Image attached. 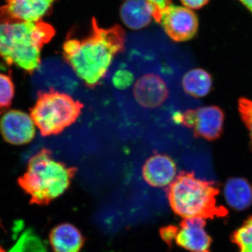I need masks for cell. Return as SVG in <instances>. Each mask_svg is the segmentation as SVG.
Returning <instances> with one entry per match:
<instances>
[{
	"label": "cell",
	"mask_w": 252,
	"mask_h": 252,
	"mask_svg": "<svg viewBox=\"0 0 252 252\" xmlns=\"http://www.w3.org/2000/svg\"><path fill=\"white\" fill-rule=\"evenodd\" d=\"M125 32L119 25L99 27L93 18L90 33L83 39L67 38L63 46V59L79 79L94 88L104 79L114 58L125 46Z\"/></svg>",
	"instance_id": "obj_1"
},
{
	"label": "cell",
	"mask_w": 252,
	"mask_h": 252,
	"mask_svg": "<svg viewBox=\"0 0 252 252\" xmlns=\"http://www.w3.org/2000/svg\"><path fill=\"white\" fill-rule=\"evenodd\" d=\"M55 34L54 28L42 21L31 23L0 18V59L32 74L40 66L42 48Z\"/></svg>",
	"instance_id": "obj_2"
},
{
	"label": "cell",
	"mask_w": 252,
	"mask_h": 252,
	"mask_svg": "<svg viewBox=\"0 0 252 252\" xmlns=\"http://www.w3.org/2000/svg\"><path fill=\"white\" fill-rule=\"evenodd\" d=\"M77 172V167L55 160L51 151L44 148L30 158L18 184L31 197V203L46 205L69 189Z\"/></svg>",
	"instance_id": "obj_3"
},
{
	"label": "cell",
	"mask_w": 252,
	"mask_h": 252,
	"mask_svg": "<svg viewBox=\"0 0 252 252\" xmlns=\"http://www.w3.org/2000/svg\"><path fill=\"white\" fill-rule=\"evenodd\" d=\"M219 193L214 181L201 180L193 172L182 171L168 187L167 197L172 210L183 219H212L227 213L217 205Z\"/></svg>",
	"instance_id": "obj_4"
},
{
	"label": "cell",
	"mask_w": 252,
	"mask_h": 252,
	"mask_svg": "<svg viewBox=\"0 0 252 252\" xmlns=\"http://www.w3.org/2000/svg\"><path fill=\"white\" fill-rule=\"evenodd\" d=\"M84 104L72 96L51 88L39 91L31 109L32 119L43 137L57 135L77 122Z\"/></svg>",
	"instance_id": "obj_5"
},
{
	"label": "cell",
	"mask_w": 252,
	"mask_h": 252,
	"mask_svg": "<svg viewBox=\"0 0 252 252\" xmlns=\"http://www.w3.org/2000/svg\"><path fill=\"white\" fill-rule=\"evenodd\" d=\"M173 119L176 124L191 129L198 138L215 141L223 135L225 114L218 106H205L184 113L176 112Z\"/></svg>",
	"instance_id": "obj_6"
},
{
	"label": "cell",
	"mask_w": 252,
	"mask_h": 252,
	"mask_svg": "<svg viewBox=\"0 0 252 252\" xmlns=\"http://www.w3.org/2000/svg\"><path fill=\"white\" fill-rule=\"evenodd\" d=\"M160 23L167 36L177 42L190 40L198 29V17L193 10L172 4L162 11Z\"/></svg>",
	"instance_id": "obj_7"
},
{
	"label": "cell",
	"mask_w": 252,
	"mask_h": 252,
	"mask_svg": "<svg viewBox=\"0 0 252 252\" xmlns=\"http://www.w3.org/2000/svg\"><path fill=\"white\" fill-rule=\"evenodd\" d=\"M36 127L31 116L23 111H6L0 118V133L7 143L12 145L30 143L35 137Z\"/></svg>",
	"instance_id": "obj_8"
},
{
	"label": "cell",
	"mask_w": 252,
	"mask_h": 252,
	"mask_svg": "<svg viewBox=\"0 0 252 252\" xmlns=\"http://www.w3.org/2000/svg\"><path fill=\"white\" fill-rule=\"evenodd\" d=\"M135 100L140 107L155 109L162 107L169 97L167 83L157 73H146L139 78L132 90Z\"/></svg>",
	"instance_id": "obj_9"
},
{
	"label": "cell",
	"mask_w": 252,
	"mask_h": 252,
	"mask_svg": "<svg viewBox=\"0 0 252 252\" xmlns=\"http://www.w3.org/2000/svg\"><path fill=\"white\" fill-rule=\"evenodd\" d=\"M0 7V18L36 23L51 11L57 0H5Z\"/></svg>",
	"instance_id": "obj_10"
},
{
	"label": "cell",
	"mask_w": 252,
	"mask_h": 252,
	"mask_svg": "<svg viewBox=\"0 0 252 252\" xmlns=\"http://www.w3.org/2000/svg\"><path fill=\"white\" fill-rule=\"evenodd\" d=\"M205 219H184L176 236V243L190 252H210L212 238L205 230Z\"/></svg>",
	"instance_id": "obj_11"
},
{
	"label": "cell",
	"mask_w": 252,
	"mask_h": 252,
	"mask_svg": "<svg viewBox=\"0 0 252 252\" xmlns=\"http://www.w3.org/2000/svg\"><path fill=\"white\" fill-rule=\"evenodd\" d=\"M177 167L171 157L155 154L146 160L142 166V177L147 184L155 188H168L177 177Z\"/></svg>",
	"instance_id": "obj_12"
},
{
	"label": "cell",
	"mask_w": 252,
	"mask_h": 252,
	"mask_svg": "<svg viewBox=\"0 0 252 252\" xmlns=\"http://www.w3.org/2000/svg\"><path fill=\"white\" fill-rule=\"evenodd\" d=\"M120 16L127 28L140 30L152 22L154 9L147 0H126L121 7Z\"/></svg>",
	"instance_id": "obj_13"
},
{
	"label": "cell",
	"mask_w": 252,
	"mask_h": 252,
	"mask_svg": "<svg viewBox=\"0 0 252 252\" xmlns=\"http://www.w3.org/2000/svg\"><path fill=\"white\" fill-rule=\"evenodd\" d=\"M50 243L55 252H79L84 238L80 230L71 223H61L51 230Z\"/></svg>",
	"instance_id": "obj_14"
},
{
	"label": "cell",
	"mask_w": 252,
	"mask_h": 252,
	"mask_svg": "<svg viewBox=\"0 0 252 252\" xmlns=\"http://www.w3.org/2000/svg\"><path fill=\"white\" fill-rule=\"evenodd\" d=\"M224 197L227 204L237 211L247 210L252 204V187L241 177H231L225 184Z\"/></svg>",
	"instance_id": "obj_15"
},
{
	"label": "cell",
	"mask_w": 252,
	"mask_h": 252,
	"mask_svg": "<svg viewBox=\"0 0 252 252\" xmlns=\"http://www.w3.org/2000/svg\"><path fill=\"white\" fill-rule=\"evenodd\" d=\"M211 74L201 68H195L186 73L182 85L186 94L199 98L210 94L212 88Z\"/></svg>",
	"instance_id": "obj_16"
},
{
	"label": "cell",
	"mask_w": 252,
	"mask_h": 252,
	"mask_svg": "<svg viewBox=\"0 0 252 252\" xmlns=\"http://www.w3.org/2000/svg\"><path fill=\"white\" fill-rule=\"evenodd\" d=\"M233 238L240 252H252V217L235 230Z\"/></svg>",
	"instance_id": "obj_17"
},
{
	"label": "cell",
	"mask_w": 252,
	"mask_h": 252,
	"mask_svg": "<svg viewBox=\"0 0 252 252\" xmlns=\"http://www.w3.org/2000/svg\"><path fill=\"white\" fill-rule=\"evenodd\" d=\"M15 86L12 78L0 72V112H6L12 104Z\"/></svg>",
	"instance_id": "obj_18"
},
{
	"label": "cell",
	"mask_w": 252,
	"mask_h": 252,
	"mask_svg": "<svg viewBox=\"0 0 252 252\" xmlns=\"http://www.w3.org/2000/svg\"><path fill=\"white\" fill-rule=\"evenodd\" d=\"M238 106L239 114L248 128L252 145V100L248 97H240L238 99Z\"/></svg>",
	"instance_id": "obj_19"
},
{
	"label": "cell",
	"mask_w": 252,
	"mask_h": 252,
	"mask_svg": "<svg viewBox=\"0 0 252 252\" xmlns=\"http://www.w3.org/2000/svg\"><path fill=\"white\" fill-rule=\"evenodd\" d=\"M134 79L133 74L130 71L119 69L113 76L112 83L119 90H126L132 85Z\"/></svg>",
	"instance_id": "obj_20"
},
{
	"label": "cell",
	"mask_w": 252,
	"mask_h": 252,
	"mask_svg": "<svg viewBox=\"0 0 252 252\" xmlns=\"http://www.w3.org/2000/svg\"><path fill=\"white\" fill-rule=\"evenodd\" d=\"M152 5L154 9V19L157 23H160V17L162 11L171 4L170 0H147Z\"/></svg>",
	"instance_id": "obj_21"
},
{
	"label": "cell",
	"mask_w": 252,
	"mask_h": 252,
	"mask_svg": "<svg viewBox=\"0 0 252 252\" xmlns=\"http://www.w3.org/2000/svg\"><path fill=\"white\" fill-rule=\"evenodd\" d=\"M178 230L177 227L173 226V225L164 227L160 230V235H161L162 240L166 242L167 244H170L174 240H175Z\"/></svg>",
	"instance_id": "obj_22"
},
{
	"label": "cell",
	"mask_w": 252,
	"mask_h": 252,
	"mask_svg": "<svg viewBox=\"0 0 252 252\" xmlns=\"http://www.w3.org/2000/svg\"><path fill=\"white\" fill-rule=\"evenodd\" d=\"M186 7L190 9H199L203 8L210 0H180Z\"/></svg>",
	"instance_id": "obj_23"
},
{
	"label": "cell",
	"mask_w": 252,
	"mask_h": 252,
	"mask_svg": "<svg viewBox=\"0 0 252 252\" xmlns=\"http://www.w3.org/2000/svg\"><path fill=\"white\" fill-rule=\"evenodd\" d=\"M252 14V0H238Z\"/></svg>",
	"instance_id": "obj_24"
},
{
	"label": "cell",
	"mask_w": 252,
	"mask_h": 252,
	"mask_svg": "<svg viewBox=\"0 0 252 252\" xmlns=\"http://www.w3.org/2000/svg\"><path fill=\"white\" fill-rule=\"evenodd\" d=\"M0 252H5L4 250H3L1 246H0Z\"/></svg>",
	"instance_id": "obj_25"
}]
</instances>
